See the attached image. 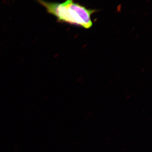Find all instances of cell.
Masks as SVG:
<instances>
[{
	"mask_svg": "<svg viewBox=\"0 0 152 152\" xmlns=\"http://www.w3.org/2000/svg\"><path fill=\"white\" fill-rule=\"evenodd\" d=\"M36 1L43 6L49 14L56 17L58 22L86 29L92 26L91 16L96 12L95 10L87 9L73 0H66L61 3L44 0Z\"/></svg>",
	"mask_w": 152,
	"mask_h": 152,
	"instance_id": "1",
	"label": "cell"
}]
</instances>
